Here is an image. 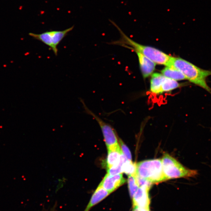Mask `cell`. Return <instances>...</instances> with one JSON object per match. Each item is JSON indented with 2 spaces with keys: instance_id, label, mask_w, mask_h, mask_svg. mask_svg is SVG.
I'll return each instance as SVG.
<instances>
[{
  "instance_id": "cell-1",
  "label": "cell",
  "mask_w": 211,
  "mask_h": 211,
  "mask_svg": "<svg viewBox=\"0 0 211 211\" xmlns=\"http://www.w3.org/2000/svg\"><path fill=\"white\" fill-rule=\"evenodd\" d=\"M167 66L179 70L185 76L186 79L211 93V89L206 82L207 78L211 76L210 70L199 68L182 58L172 56Z\"/></svg>"
},
{
  "instance_id": "cell-2",
  "label": "cell",
  "mask_w": 211,
  "mask_h": 211,
  "mask_svg": "<svg viewBox=\"0 0 211 211\" xmlns=\"http://www.w3.org/2000/svg\"><path fill=\"white\" fill-rule=\"evenodd\" d=\"M110 21L116 27L121 35L119 40L114 41L110 44L127 45L135 52H139L146 56L156 64L167 66L169 64L171 56L153 47L142 45L135 42L126 35L114 21L110 20Z\"/></svg>"
},
{
  "instance_id": "cell-3",
  "label": "cell",
  "mask_w": 211,
  "mask_h": 211,
  "mask_svg": "<svg viewBox=\"0 0 211 211\" xmlns=\"http://www.w3.org/2000/svg\"><path fill=\"white\" fill-rule=\"evenodd\" d=\"M136 165V175L151 183L165 181L162 160L153 159L142 161Z\"/></svg>"
},
{
  "instance_id": "cell-4",
  "label": "cell",
  "mask_w": 211,
  "mask_h": 211,
  "mask_svg": "<svg viewBox=\"0 0 211 211\" xmlns=\"http://www.w3.org/2000/svg\"><path fill=\"white\" fill-rule=\"evenodd\" d=\"M162 162L165 180L181 178L194 177L198 174L196 170L187 169L169 154H164Z\"/></svg>"
},
{
  "instance_id": "cell-5",
  "label": "cell",
  "mask_w": 211,
  "mask_h": 211,
  "mask_svg": "<svg viewBox=\"0 0 211 211\" xmlns=\"http://www.w3.org/2000/svg\"><path fill=\"white\" fill-rule=\"evenodd\" d=\"M74 28V26H73L62 31H47L40 34L31 33L29 34V35L49 47L54 54L57 56L58 51V45Z\"/></svg>"
},
{
  "instance_id": "cell-6",
  "label": "cell",
  "mask_w": 211,
  "mask_h": 211,
  "mask_svg": "<svg viewBox=\"0 0 211 211\" xmlns=\"http://www.w3.org/2000/svg\"><path fill=\"white\" fill-rule=\"evenodd\" d=\"M81 101L83 104V107L86 112L93 117L100 125L107 149L115 148L120 146L115 132H114L112 128L91 111L86 107L83 99H81Z\"/></svg>"
},
{
  "instance_id": "cell-7",
  "label": "cell",
  "mask_w": 211,
  "mask_h": 211,
  "mask_svg": "<svg viewBox=\"0 0 211 211\" xmlns=\"http://www.w3.org/2000/svg\"><path fill=\"white\" fill-rule=\"evenodd\" d=\"M125 182L126 180L124 178L122 173L115 175L107 174L99 185L111 194Z\"/></svg>"
},
{
  "instance_id": "cell-8",
  "label": "cell",
  "mask_w": 211,
  "mask_h": 211,
  "mask_svg": "<svg viewBox=\"0 0 211 211\" xmlns=\"http://www.w3.org/2000/svg\"><path fill=\"white\" fill-rule=\"evenodd\" d=\"M150 188L148 186L139 188L132 198L134 208H149L150 199L149 191Z\"/></svg>"
},
{
  "instance_id": "cell-9",
  "label": "cell",
  "mask_w": 211,
  "mask_h": 211,
  "mask_svg": "<svg viewBox=\"0 0 211 211\" xmlns=\"http://www.w3.org/2000/svg\"><path fill=\"white\" fill-rule=\"evenodd\" d=\"M138 58L139 65L143 78H146L153 74L155 69L156 64L149 59L136 52Z\"/></svg>"
},
{
  "instance_id": "cell-10",
  "label": "cell",
  "mask_w": 211,
  "mask_h": 211,
  "mask_svg": "<svg viewBox=\"0 0 211 211\" xmlns=\"http://www.w3.org/2000/svg\"><path fill=\"white\" fill-rule=\"evenodd\" d=\"M110 193L99 184L92 194L89 203L83 211H90V209L107 198Z\"/></svg>"
},
{
  "instance_id": "cell-11",
  "label": "cell",
  "mask_w": 211,
  "mask_h": 211,
  "mask_svg": "<svg viewBox=\"0 0 211 211\" xmlns=\"http://www.w3.org/2000/svg\"><path fill=\"white\" fill-rule=\"evenodd\" d=\"M107 152L108 153L106 161L107 169L119 163L120 158L122 153L120 146L115 148L109 149H107Z\"/></svg>"
},
{
  "instance_id": "cell-12",
  "label": "cell",
  "mask_w": 211,
  "mask_h": 211,
  "mask_svg": "<svg viewBox=\"0 0 211 211\" xmlns=\"http://www.w3.org/2000/svg\"><path fill=\"white\" fill-rule=\"evenodd\" d=\"M164 76L161 73H153L150 81V91L155 94H162V85Z\"/></svg>"
},
{
  "instance_id": "cell-13",
  "label": "cell",
  "mask_w": 211,
  "mask_h": 211,
  "mask_svg": "<svg viewBox=\"0 0 211 211\" xmlns=\"http://www.w3.org/2000/svg\"><path fill=\"white\" fill-rule=\"evenodd\" d=\"M164 76L171 79L178 81L185 80V76L179 70L172 67L166 66L161 71Z\"/></svg>"
},
{
  "instance_id": "cell-14",
  "label": "cell",
  "mask_w": 211,
  "mask_h": 211,
  "mask_svg": "<svg viewBox=\"0 0 211 211\" xmlns=\"http://www.w3.org/2000/svg\"><path fill=\"white\" fill-rule=\"evenodd\" d=\"M180 86L177 81L164 77L162 85V93L164 92L171 91L177 89Z\"/></svg>"
},
{
  "instance_id": "cell-15",
  "label": "cell",
  "mask_w": 211,
  "mask_h": 211,
  "mask_svg": "<svg viewBox=\"0 0 211 211\" xmlns=\"http://www.w3.org/2000/svg\"><path fill=\"white\" fill-rule=\"evenodd\" d=\"M126 157L122 153L120 158L119 163L111 168L107 169V174L111 175H115L122 173V166L128 160Z\"/></svg>"
},
{
  "instance_id": "cell-16",
  "label": "cell",
  "mask_w": 211,
  "mask_h": 211,
  "mask_svg": "<svg viewBox=\"0 0 211 211\" xmlns=\"http://www.w3.org/2000/svg\"><path fill=\"white\" fill-rule=\"evenodd\" d=\"M124 172L129 176H136V165L132 161L128 160L122 166V173Z\"/></svg>"
},
{
  "instance_id": "cell-17",
  "label": "cell",
  "mask_w": 211,
  "mask_h": 211,
  "mask_svg": "<svg viewBox=\"0 0 211 211\" xmlns=\"http://www.w3.org/2000/svg\"><path fill=\"white\" fill-rule=\"evenodd\" d=\"M136 176H128V188H129V194H130L131 197L132 198L133 197L134 194H135L136 190L139 187L137 180H136Z\"/></svg>"
},
{
  "instance_id": "cell-18",
  "label": "cell",
  "mask_w": 211,
  "mask_h": 211,
  "mask_svg": "<svg viewBox=\"0 0 211 211\" xmlns=\"http://www.w3.org/2000/svg\"><path fill=\"white\" fill-rule=\"evenodd\" d=\"M119 142L122 153L126 157L128 160L132 161V156L130 150L121 139L119 140Z\"/></svg>"
},
{
  "instance_id": "cell-19",
  "label": "cell",
  "mask_w": 211,
  "mask_h": 211,
  "mask_svg": "<svg viewBox=\"0 0 211 211\" xmlns=\"http://www.w3.org/2000/svg\"><path fill=\"white\" fill-rule=\"evenodd\" d=\"M134 211H150L149 208H134Z\"/></svg>"
},
{
  "instance_id": "cell-20",
  "label": "cell",
  "mask_w": 211,
  "mask_h": 211,
  "mask_svg": "<svg viewBox=\"0 0 211 211\" xmlns=\"http://www.w3.org/2000/svg\"><path fill=\"white\" fill-rule=\"evenodd\" d=\"M52 211H55V210H52Z\"/></svg>"
},
{
  "instance_id": "cell-21",
  "label": "cell",
  "mask_w": 211,
  "mask_h": 211,
  "mask_svg": "<svg viewBox=\"0 0 211 211\" xmlns=\"http://www.w3.org/2000/svg\"></svg>"
}]
</instances>
